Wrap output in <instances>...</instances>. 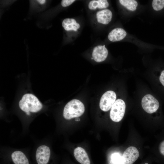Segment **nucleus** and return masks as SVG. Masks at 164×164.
Here are the masks:
<instances>
[{"instance_id": "f257e3e1", "label": "nucleus", "mask_w": 164, "mask_h": 164, "mask_svg": "<svg viewBox=\"0 0 164 164\" xmlns=\"http://www.w3.org/2000/svg\"><path fill=\"white\" fill-rule=\"evenodd\" d=\"M20 109L28 115L30 113H36L40 111L43 105L38 98L31 94H24L19 102Z\"/></svg>"}, {"instance_id": "f03ea898", "label": "nucleus", "mask_w": 164, "mask_h": 164, "mask_svg": "<svg viewBox=\"0 0 164 164\" xmlns=\"http://www.w3.org/2000/svg\"><path fill=\"white\" fill-rule=\"evenodd\" d=\"M85 111L83 104L77 99H73L69 101L65 106L63 113L64 118L70 120L82 115Z\"/></svg>"}, {"instance_id": "7ed1b4c3", "label": "nucleus", "mask_w": 164, "mask_h": 164, "mask_svg": "<svg viewBox=\"0 0 164 164\" xmlns=\"http://www.w3.org/2000/svg\"><path fill=\"white\" fill-rule=\"evenodd\" d=\"M125 108L126 105L124 101L121 99L117 100L110 111V116L111 120L115 122L120 121L124 115Z\"/></svg>"}, {"instance_id": "20e7f679", "label": "nucleus", "mask_w": 164, "mask_h": 164, "mask_svg": "<svg viewBox=\"0 0 164 164\" xmlns=\"http://www.w3.org/2000/svg\"><path fill=\"white\" fill-rule=\"evenodd\" d=\"M51 152L50 147L45 145L39 146L35 154V164H51Z\"/></svg>"}, {"instance_id": "39448f33", "label": "nucleus", "mask_w": 164, "mask_h": 164, "mask_svg": "<svg viewBox=\"0 0 164 164\" xmlns=\"http://www.w3.org/2000/svg\"><path fill=\"white\" fill-rule=\"evenodd\" d=\"M141 104L144 110L149 114L156 111L159 106L158 101L150 94H147L144 96L142 100Z\"/></svg>"}, {"instance_id": "423d86ee", "label": "nucleus", "mask_w": 164, "mask_h": 164, "mask_svg": "<svg viewBox=\"0 0 164 164\" xmlns=\"http://www.w3.org/2000/svg\"><path fill=\"white\" fill-rule=\"evenodd\" d=\"M115 93L112 91L106 92L101 97L99 106L100 109L104 111H107L111 108L116 101Z\"/></svg>"}, {"instance_id": "0eeeda50", "label": "nucleus", "mask_w": 164, "mask_h": 164, "mask_svg": "<svg viewBox=\"0 0 164 164\" xmlns=\"http://www.w3.org/2000/svg\"><path fill=\"white\" fill-rule=\"evenodd\" d=\"M139 152L134 146H130L124 152L122 157V164H132L139 156Z\"/></svg>"}, {"instance_id": "6e6552de", "label": "nucleus", "mask_w": 164, "mask_h": 164, "mask_svg": "<svg viewBox=\"0 0 164 164\" xmlns=\"http://www.w3.org/2000/svg\"><path fill=\"white\" fill-rule=\"evenodd\" d=\"M108 51L105 45H98L93 49L92 56L94 60L97 62L104 61L107 58Z\"/></svg>"}, {"instance_id": "1a4fd4ad", "label": "nucleus", "mask_w": 164, "mask_h": 164, "mask_svg": "<svg viewBox=\"0 0 164 164\" xmlns=\"http://www.w3.org/2000/svg\"><path fill=\"white\" fill-rule=\"evenodd\" d=\"M112 15L111 11L108 9L98 11L96 14L97 22L104 25L108 24L111 22Z\"/></svg>"}, {"instance_id": "9d476101", "label": "nucleus", "mask_w": 164, "mask_h": 164, "mask_svg": "<svg viewBox=\"0 0 164 164\" xmlns=\"http://www.w3.org/2000/svg\"><path fill=\"white\" fill-rule=\"evenodd\" d=\"M76 160L81 164H90V161L85 150L78 147L75 148L73 152Z\"/></svg>"}, {"instance_id": "9b49d317", "label": "nucleus", "mask_w": 164, "mask_h": 164, "mask_svg": "<svg viewBox=\"0 0 164 164\" xmlns=\"http://www.w3.org/2000/svg\"><path fill=\"white\" fill-rule=\"evenodd\" d=\"M127 33L124 29L117 28L114 29L109 32L108 38L111 42H117L124 39Z\"/></svg>"}, {"instance_id": "f8f14e48", "label": "nucleus", "mask_w": 164, "mask_h": 164, "mask_svg": "<svg viewBox=\"0 0 164 164\" xmlns=\"http://www.w3.org/2000/svg\"><path fill=\"white\" fill-rule=\"evenodd\" d=\"M62 26L66 31L73 30L77 31L80 28V25L77 23L76 20L72 18L65 19L62 22Z\"/></svg>"}, {"instance_id": "ddd939ff", "label": "nucleus", "mask_w": 164, "mask_h": 164, "mask_svg": "<svg viewBox=\"0 0 164 164\" xmlns=\"http://www.w3.org/2000/svg\"><path fill=\"white\" fill-rule=\"evenodd\" d=\"M109 4L106 0H93L90 1L88 4L89 9L91 10L106 9L108 7Z\"/></svg>"}, {"instance_id": "4468645a", "label": "nucleus", "mask_w": 164, "mask_h": 164, "mask_svg": "<svg viewBox=\"0 0 164 164\" xmlns=\"http://www.w3.org/2000/svg\"><path fill=\"white\" fill-rule=\"evenodd\" d=\"M119 1L121 5L131 11L135 10L138 5V3L135 0H120Z\"/></svg>"}, {"instance_id": "2eb2a0df", "label": "nucleus", "mask_w": 164, "mask_h": 164, "mask_svg": "<svg viewBox=\"0 0 164 164\" xmlns=\"http://www.w3.org/2000/svg\"><path fill=\"white\" fill-rule=\"evenodd\" d=\"M153 9L156 11H159L164 7V0H154L152 3Z\"/></svg>"}, {"instance_id": "dca6fc26", "label": "nucleus", "mask_w": 164, "mask_h": 164, "mask_svg": "<svg viewBox=\"0 0 164 164\" xmlns=\"http://www.w3.org/2000/svg\"><path fill=\"white\" fill-rule=\"evenodd\" d=\"M112 162L114 164H122V156L118 153H115L112 155Z\"/></svg>"}, {"instance_id": "f3484780", "label": "nucleus", "mask_w": 164, "mask_h": 164, "mask_svg": "<svg viewBox=\"0 0 164 164\" xmlns=\"http://www.w3.org/2000/svg\"><path fill=\"white\" fill-rule=\"evenodd\" d=\"M75 0H62L61 4L63 7H66L72 4Z\"/></svg>"}, {"instance_id": "a211bd4d", "label": "nucleus", "mask_w": 164, "mask_h": 164, "mask_svg": "<svg viewBox=\"0 0 164 164\" xmlns=\"http://www.w3.org/2000/svg\"><path fill=\"white\" fill-rule=\"evenodd\" d=\"M159 150L160 153L164 155V140L162 141L160 144Z\"/></svg>"}, {"instance_id": "6ab92c4d", "label": "nucleus", "mask_w": 164, "mask_h": 164, "mask_svg": "<svg viewBox=\"0 0 164 164\" xmlns=\"http://www.w3.org/2000/svg\"><path fill=\"white\" fill-rule=\"evenodd\" d=\"M159 80L161 83L164 86V70L161 73L159 77Z\"/></svg>"}, {"instance_id": "aec40b11", "label": "nucleus", "mask_w": 164, "mask_h": 164, "mask_svg": "<svg viewBox=\"0 0 164 164\" xmlns=\"http://www.w3.org/2000/svg\"><path fill=\"white\" fill-rule=\"evenodd\" d=\"M39 3L41 4H44L46 2V0H38L37 1Z\"/></svg>"}, {"instance_id": "412c9836", "label": "nucleus", "mask_w": 164, "mask_h": 164, "mask_svg": "<svg viewBox=\"0 0 164 164\" xmlns=\"http://www.w3.org/2000/svg\"><path fill=\"white\" fill-rule=\"evenodd\" d=\"M80 120V118L78 117L76 118L75 119V121H79Z\"/></svg>"}, {"instance_id": "4be33fe9", "label": "nucleus", "mask_w": 164, "mask_h": 164, "mask_svg": "<svg viewBox=\"0 0 164 164\" xmlns=\"http://www.w3.org/2000/svg\"><path fill=\"white\" fill-rule=\"evenodd\" d=\"M92 59H93V58L92 57L91 58Z\"/></svg>"}, {"instance_id": "5701e85b", "label": "nucleus", "mask_w": 164, "mask_h": 164, "mask_svg": "<svg viewBox=\"0 0 164 164\" xmlns=\"http://www.w3.org/2000/svg\"><path fill=\"white\" fill-rule=\"evenodd\" d=\"M145 164H148L147 163H145Z\"/></svg>"}]
</instances>
